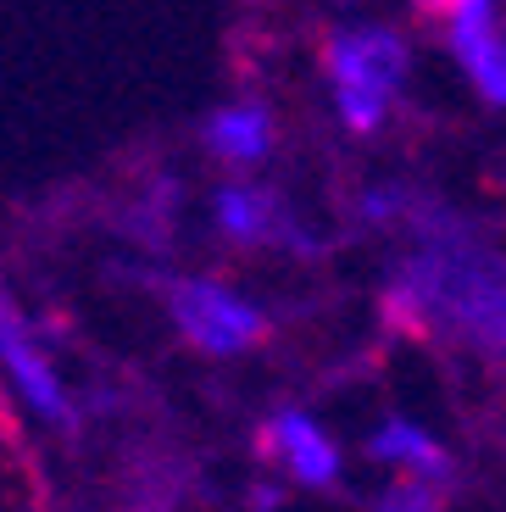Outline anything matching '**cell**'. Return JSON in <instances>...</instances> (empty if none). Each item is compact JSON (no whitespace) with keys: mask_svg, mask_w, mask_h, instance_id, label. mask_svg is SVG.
I'll return each instance as SVG.
<instances>
[{"mask_svg":"<svg viewBox=\"0 0 506 512\" xmlns=\"http://www.w3.org/2000/svg\"><path fill=\"white\" fill-rule=\"evenodd\" d=\"M418 229L429 245L395 268L384 307L412 323L440 318L506 362V262L484 256L462 229H440V218H423Z\"/></svg>","mask_w":506,"mask_h":512,"instance_id":"1","label":"cell"},{"mask_svg":"<svg viewBox=\"0 0 506 512\" xmlns=\"http://www.w3.org/2000/svg\"><path fill=\"white\" fill-rule=\"evenodd\" d=\"M367 457L395 462L406 479H429V485H445V479H451V451H445L429 429H418V423H406V418H384L379 429H373V440H367Z\"/></svg>","mask_w":506,"mask_h":512,"instance_id":"9","label":"cell"},{"mask_svg":"<svg viewBox=\"0 0 506 512\" xmlns=\"http://www.w3.org/2000/svg\"><path fill=\"white\" fill-rule=\"evenodd\" d=\"M445 51L468 73V84L490 106H506V34L495 28V6H473V12L445 23Z\"/></svg>","mask_w":506,"mask_h":512,"instance_id":"8","label":"cell"},{"mask_svg":"<svg viewBox=\"0 0 506 512\" xmlns=\"http://www.w3.org/2000/svg\"><path fill=\"white\" fill-rule=\"evenodd\" d=\"M406 67H412L406 34L390 23H345L323 34V78H329V101L345 134L356 140L379 134L395 90L406 84Z\"/></svg>","mask_w":506,"mask_h":512,"instance_id":"2","label":"cell"},{"mask_svg":"<svg viewBox=\"0 0 506 512\" xmlns=\"http://www.w3.org/2000/svg\"><path fill=\"white\" fill-rule=\"evenodd\" d=\"M162 312L173 334L201 357H245L267 340V312L245 290L212 273H173L162 279Z\"/></svg>","mask_w":506,"mask_h":512,"instance_id":"4","label":"cell"},{"mask_svg":"<svg viewBox=\"0 0 506 512\" xmlns=\"http://www.w3.org/2000/svg\"><path fill=\"white\" fill-rule=\"evenodd\" d=\"M206 218H212V234L223 245H240V251H262V245H295L306 251V234L295 223V212L284 206L279 190L251 179H223L206 201Z\"/></svg>","mask_w":506,"mask_h":512,"instance_id":"5","label":"cell"},{"mask_svg":"<svg viewBox=\"0 0 506 512\" xmlns=\"http://www.w3.org/2000/svg\"><path fill=\"white\" fill-rule=\"evenodd\" d=\"M379 512H445V496L429 485V479H395L379 496Z\"/></svg>","mask_w":506,"mask_h":512,"instance_id":"10","label":"cell"},{"mask_svg":"<svg viewBox=\"0 0 506 512\" xmlns=\"http://www.w3.org/2000/svg\"><path fill=\"white\" fill-rule=\"evenodd\" d=\"M256 451L267 462H279L284 474L306 490H334L340 485V446L312 412L301 407H279L256 423Z\"/></svg>","mask_w":506,"mask_h":512,"instance_id":"6","label":"cell"},{"mask_svg":"<svg viewBox=\"0 0 506 512\" xmlns=\"http://www.w3.org/2000/svg\"><path fill=\"white\" fill-rule=\"evenodd\" d=\"M429 17H440V23H451V17H462V12H473V6H495V0H418Z\"/></svg>","mask_w":506,"mask_h":512,"instance_id":"11","label":"cell"},{"mask_svg":"<svg viewBox=\"0 0 506 512\" xmlns=\"http://www.w3.org/2000/svg\"><path fill=\"white\" fill-rule=\"evenodd\" d=\"M0 384L12 390V407L34 429L56 440L84 435V401H78L62 357H56L51 334L34 323V312L17 301L12 284H0Z\"/></svg>","mask_w":506,"mask_h":512,"instance_id":"3","label":"cell"},{"mask_svg":"<svg viewBox=\"0 0 506 512\" xmlns=\"http://www.w3.org/2000/svg\"><path fill=\"white\" fill-rule=\"evenodd\" d=\"M201 151L217 167H228V173L262 167L279 151V123H273V112L262 101H223L201 117Z\"/></svg>","mask_w":506,"mask_h":512,"instance_id":"7","label":"cell"}]
</instances>
